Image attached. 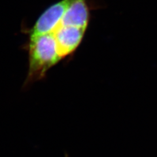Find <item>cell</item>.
Instances as JSON below:
<instances>
[{"label": "cell", "mask_w": 157, "mask_h": 157, "mask_svg": "<svg viewBox=\"0 0 157 157\" xmlns=\"http://www.w3.org/2000/svg\"><path fill=\"white\" fill-rule=\"evenodd\" d=\"M72 0H62L52 5L37 20L30 31V37L52 33L60 25L62 17Z\"/></svg>", "instance_id": "obj_2"}, {"label": "cell", "mask_w": 157, "mask_h": 157, "mask_svg": "<svg viewBox=\"0 0 157 157\" xmlns=\"http://www.w3.org/2000/svg\"><path fill=\"white\" fill-rule=\"evenodd\" d=\"M84 28L60 24L53 32L61 58L74 52L81 43L85 32Z\"/></svg>", "instance_id": "obj_3"}, {"label": "cell", "mask_w": 157, "mask_h": 157, "mask_svg": "<svg viewBox=\"0 0 157 157\" xmlns=\"http://www.w3.org/2000/svg\"><path fill=\"white\" fill-rule=\"evenodd\" d=\"M88 21L89 12L85 0H72L60 24L86 29Z\"/></svg>", "instance_id": "obj_4"}, {"label": "cell", "mask_w": 157, "mask_h": 157, "mask_svg": "<svg viewBox=\"0 0 157 157\" xmlns=\"http://www.w3.org/2000/svg\"><path fill=\"white\" fill-rule=\"evenodd\" d=\"M61 59L53 33L30 37L29 69L24 86L42 79Z\"/></svg>", "instance_id": "obj_1"}]
</instances>
